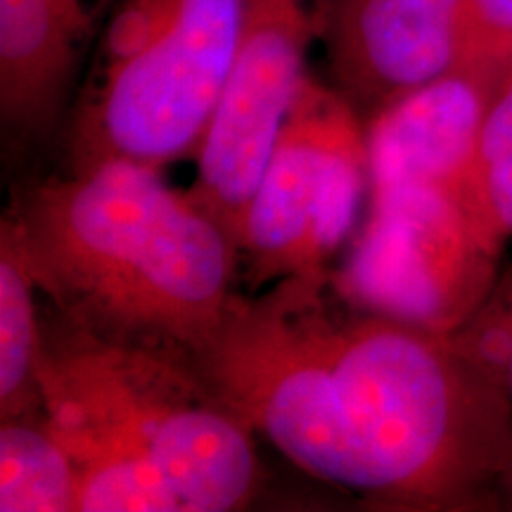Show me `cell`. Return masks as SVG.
I'll list each match as a JSON object with an SVG mask.
<instances>
[{
    "mask_svg": "<svg viewBox=\"0 0 512 512\" xmlns=\"http://www.w3.org/2000/svg\"><path fill=\"white\" fill-rule=\"evenodd\" d=\"M470 192L498 240L512 238V67L498 76L479 131Z\"/></svg>",
    "mask_w": 512,
    "mask_h": 512,
    "instance_id": "cell-13",
    "label": "cell"
},
{
    "mask_svg": "<svg viewBox=\"0 0 512 512\" xmlns=\"http://www.w3.org/2000/svg\"><path fill=\"white\" fill-rule=\"evenodd\" d=\"M463 0H328L323 48L330 83L363 121L437 79L456 60Z\"/></svg>",
    "mask_w": 512,
    "mask_h": 512,
    "instance_id": "cell-8",
    "label": "cell"
},
{
    "mask_svg": "<svg viewBox=\"0 0 512 512\" xmlns=\"http://www.w3.org/2000/svg\"><path fill=\"white\" fill-rule=\"evenodd\" d=\"M325 10L328 0H245L238 48L188 190L238 247L249 200L311 74Z\"/></svg>",
    "mask_w": 512,
    "mask_h": 512,
    "instance_id": "cell-7",
    "label": "cell"
},
{
    "mask_svg": "<svg viewBox=\"0 0 512 512\" xmlns=\"http://www.w3.org/2000/svg\"><path fill=\"white\" fill-rule=\"evenodd\" d=\"M0 512H76V467L41 418L0 420Z\"/></svg>",
    "mask_w": 512,
    "mask_h": 512,
    "instance_id": "cell-12",
    "label": "cell"
},
{
    "mask_svg": "<svg viewBox=\"0 0 512 512\" xmlns=\"http://www.w3.org/2000/svg\"><path fill=\"white\" fill-rule=\"evenodd\" d=\"M36 292V275L10 214L0 221V420L43 415V323Z\"/></svg>",
    "mask_w": 512,
    "mask_h": 512,
    "instance_id": "cell-11",
    "label": "cell"
},
{
    "mask_svg": "<svg viewBox=\"0 0 512 512\" xmlns=\"http://www.w3.org/2000/svg\"><path fill=\"white\" fill-rule=\"evenodd\" d=\"M456 337L472 356L494 370L512 401V283L505 292L491 294L482 311Z\"/></svg>",
    "mask_w": 512,
    "mask_h": 512,
    "instance_id": "cell-15",
    "label": "cell"
},
{
    "mask_svg": "<svg viewBox=\"0 0 512 512\" xmlns=\"http://www.w3.org/2000/svg\"><path fill=\"white\" fill-rule=\"evenodd\" d=\"M368 195L366 121L309 74L247 207L238 252L252 290L330 268Z\"/></svg>",
    "mask_w": 512,
    "mask_h": 512,
    "instance_id": "cell-6",
    "label": "cell"
},
{
    "mask_svg": "<svg viewBox=\"0 0 512 512\" xmlns=\"http://www.w3.org/2000/svg\"><path fill=\"white\" fill-rule=\"evenodd\" d=\"M195 366L254 434L373 510L512 494L510 396L444 335L351 299L335 271L235 294Z\"/></svg>",
    "mask_w": 512,
    "mask_h": 512,
    "instance_id": "cell-1",
    "label": "cell"
},
{
    "mask_svg": "<svg viewBox=\"0 0 512 512\" xmlns=\"http://www.w3.org/2000/svg\"><path fill=\"white\" fill-rule=\"evenodd\" d=\"M43 420L74 465L126 460L174 486L185 512L242 510L261 489L254 432L188 358L60 318L43 328Z\"/></svg>",
    "mask_w": 512,
    "mask_h": 512,
    "instance_id": "cell-3",
    "label": "cell"
},
{
    "mask_svg": "<svg viewBox=\"0 0 512 512\" xmlns=\"http://www.w3.org/2000/svg\"><path fill=\"white\" fill-rule=\"evenodd\" d=\"M112 0H0V117L15 138L60 124Z\"/></svg>",
    "mask_w": 512,
    "mask_h": 512,
    "instance_id": "cell-9",
    "label": "cell"
},
{
    "mask_svg": "<svg viewBox=\"0 0 512 512\" xmlns=\"http://www.w3.org/2000/svg\"><path fill=\"white\" fill-rule=\"evenodd\" d=\"M245 0H112L69 110V171L195 157L226 86Z\"/></svg>",
    "mask_w": 512,
    "mask_h": 512,
    "instance_id": "cell-4",
    "label": "cell"
},
{
    "mask_svg": "<svg viewBox=\"0 0 512 512\" xmlns=\"http://www.w3.org/2000/svg\"><path fill=\"white\" fill-rule=\"evenodd\" d=\"M498 83L482 69L451 67L366 121L370 188L470 183L479 131Z\"/></svg>",
    "mask_w": 512,
    "mask_h": 512,
    "instance_id": "cell-10",
    "label": "cell"
},
{
    "mask_svg": "<svg viewBox=\"0 0 512 512\" xmlns=\"http://www.w3.org/2000/svg\"><path fill=\"white\" fill-rule=\"evenodd\" d=\"M501 252L470 183L373 185L335 278L368 309L456 335L494 294Z\"/></svg>",
    "mask_w": 512,
    "mask_h": 512,
    "instance_id": "cell-5",
    "label": "cell"
},
{
    "mask_svg": "<svg viewBox=\"0 0 512 512\" xmlns=\"http://www.w3.org/2000/svg\"><path fill=\"white\" fill-rule=\"evenodd\" d=\"M57 316L195 363L235 299L240 252L162 166L107 159L29 188L12 211Z\"/></svg>",
    "mask_w": 512,
    "mask_h": 512,
    "instance_id": "cell-2",
    "label": "cell"
},
{
    "mask_svg": "<svg viewBox=\"0 0 512 512\" xmlns=\"http://www.w3.org/2000/svg\"><path fill=\"white\" fill-rule=\"evenodd\" d=\"M453 67L501 76L512 67V0H463Z\"/></svg>",
    "mask_w": 512,
    "mask_h": 512,
    "instance_id": "cell-14",
    "label": "cell"
}]
</instances>
